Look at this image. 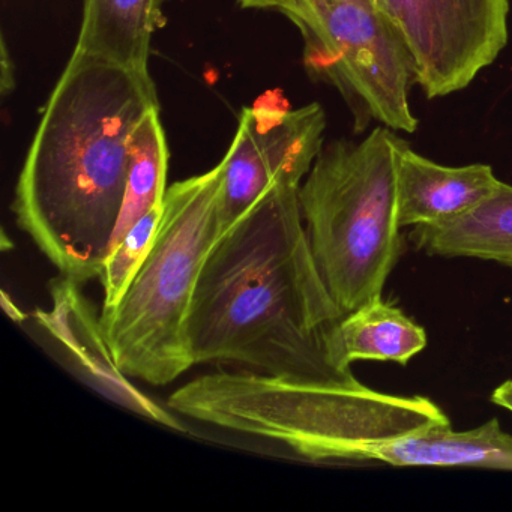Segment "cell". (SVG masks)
I'll return each mask as SVG.
<instances>
[{"label": "cell", "instance_id": "obj_1", "mask_svg": "<svg viewBox=\"0 0 512 512\" xmlns=\"http://www.w3.org/2000/svg\"><path fill=\"white\" fill-rule=\"evenodd\" d=\"M344 316L314 260L299 188L277 187L209 253L188 314V347L194 365L349 382L352 370L331 353Z\"/></svg>", "mask_w": 512, "mask_h": 512}, {"label": "cell", "instance_id": "obj_2", "mask_svg": "<svg viewBox=\"0 0 512 512\" xmlns=\"http://www.w3.org/2000/svg\"><path fill=\"white\" fill-rule=\"evenodd\" d=\"M160 110L151 74L74 50L29 146L13 211L61 275L100 277L124 205L131 142Z\"/></svg>", "mask_w": 512, "mask_h": 512}, {"label": "cell", "instance_id": "obj_3", "mask_svg": "<svg viewBox=\"0 0 512 512\" xmlns=\"http://www.w3.org/2000/svg\"><path fill=\"white\" fill-rule=\"evenodd\" d=\"M169 409L203 424L272 440L313 463L371 461L376 446L451 424L430 398L349 382L218 371L185 383Z\"/></svg>", "mask_w": 512, "mask_h": 512}, {"label": "cell", "instance_id": "obj_4", "mask_svg": "<svg viewBox=\"0 0 512 512\" xmlns=\"http://www.w3.org/2000/svg\"><path fill=\"white\" fill-rule=\"evenodd\" d=\"M224 166L167 188L142 265L100 322L122 373L164 386L193 367L187 323L200 272L223 235Z\"/></svg>", "mask_w": 512, "mask_h": 512}, {"label": "cell", "instance_id": "obj_5", "mask_svg": "<svg viewBox=\"0 0 512 512\" xmlns=\"http://www.w3.org/2000/svg\"><path fill=\"white\" fill-rule=\"evenodd\" d=\"M400 140L382 125L361 142L329 143L299 187L314 260L344 314L382 296L403 253L398 221Z\"/></svg>", "mask_w": 512, "mask_h": 512}, {"label": "cell", "instance_id": "obj_6", "mask_svg": "<svg viewBox=\"0 0 512 512\" xmlns=\"http://www.w3.org/2000/svg\"><path fill=\"white\" fill-rule=\"evenodd\" d=\"M278 13L301 34L305 70L340 92L358 133L371 121L416 131L409 104L412 56L376 0H283Z\"/></svg>", "mask_w": 512, "mask_h": 512}, {"label": "cell", "instance_id": "obj_7", "mask_svg": "<svg viewBox=\"0 0 512 512\" xmlns=\"http://www.w3.org/2000/svg\"><path fill=\"white\" fill-rule=\"evenodd\" d=\"M412 56L427 98L463 91L508 43V0H376Z\"/></svg>", "mask_w": 512, "mask_h": 512}, {"label": "cell", "instance_id": "obj_8", "mask_svg": "<svg viewBox=\"0 0 512 512\" xmlns=\"http://www.w3.org/2000/svg\"><path fill=\"white\" fill-rule=\"evenodd\" d=\"M326 113L319 103L298 109L245 107L224 155L221 224L226 233L277 187H301L323 149ZM223 236V235H221Z\"/></svg>", "mask_w": 512, "mask_h": 512}, {"label": "cell", "instance_id": "obj_9", "mask_svg": "<svg viewBox=\"0 0 512 512\" xmlns=\"http://www.w3.org/2000/svg\"><path fill=\"white\" fill-rule=\"evenodd\" d=\"M80 286L64 275L53 280L52 310L35 311L38 325L55 338L80 376L101 394L155 424L184 431V424L175 415L143 394L119 370L101 328L100 316L97 317Z\"/></svg>", "mask_w": 512, "mask_h": 512}, {"label": "cell", "instance_id": "obj_10", "mask_svg": "<svg viewBox=\"0 0 512 512\" xmlns=\"http://www.w3.org/2000/svg\"><path fill=\"white\" fill-rule=\"evenodd\" d=\"M397 169L401 229L436 226L461 217L502 184L487 164L442 166L413 151L403 139L398 143Z\"/></svg>", "mask_w": 512, "mask_h": 512}, {"label": "cell", "instance_id": "obj_11", "mask_svg": "<svg viewBox=\"0 0 512 512\" xmlns=\"http://www.w3.org/2000/svg\"><path fill=\"white\" fill-rule=\"evenodd\" d=\"M371 461L395 467H475L512 472V436L496 418L472 430L433 425L376 446Z\"/></svg>", "mask_w": 512, "mask_h": 512}, {"label": "cell", "instance_id": "obj_12", "mask_svg": "<svg viewBox=\"0 0 512 512\" xmlns=\"http://www.w3.org/2000/svg\"><path fill=\"white\" fill-rule=\"evenodd\" d=\"M76 52L149 73L152 38L166 25L164 0H82Z\"/></svg>", "mask_w": 512, "mask_h": 512}, {"label": "cell", "instance_id": "obj_13", "mask_svg": "<svg viewBox=\"0 0 512 512\" xmlns=\"http://www.w3.org/2000/svg\"><path fill=\"white\" fill-rule=\"evenodd\" d=\"M416 250L443 259H476L512 269V185L502 182L478 208L436 226L413 227Z\"/></svg>", "mask_w": 512, "mask_h": 512}, {"label": "cell", "instance_id": "obj_14", "mask_svg": "<svg viewBox=\"0 0 512 512\" xmlns=\"http://www.w3.org/2000/svg\"><path fill=\"white\" fill-rule=\"evenodd\" d=\"M427 341L421 325L379 296L337 323L331 353L343 368L356 361L395 362L404 367L427 347Z\"/></svg>", "mask_w": 512, "mask_h": 512}, {"label": "cell", "instance_id": "obj_15", "mask_svg": "<svg viewBox=\"0 0 512 512\" xmlns=\"http://www.w3.org/2000/svg\"><path fill=\"white\" fill-rule=\"evenodd\" d=\"M167 170L169 146L160 121V110H152L140 122L131 142L124 205L110 250L140 218L164 205Z\"/></svg>", "mask_w": 512, "mask_h": 512}, {"label": "cell", "instance_id": "obj_16", "mask_svg": "<svg viewBox=\"0 0 512 512\" xmlns=\"http://www.w3.org/2000/svg\"><path fill=\"white\" fill-rule=\"evenodd\" d=\"M164 206V205H163ZM163 206H157L151 212L140 218L124 238L110 250L100 280L103 284L104 299L101 310H109L121 299L127 290L128 284L133 280L143 259L148 254L154 241L155 232L163 215Z\"/></svg>", "mask_w": 512, "mask_h": 512}, {"label": "cell", "instance_id": "obj_17", "mask_svg": "<svg viewBox=\"0 0 512 512\" xmlns=\"http://www.w3.org/2000/svg\"><path fill=\"white\" fill-rule=\"evenodd\" d=\"M491 401L496 406L512 413V380H506L502 385L497 386L493 394H491Z\"/></svg>", "mask_w": 512, "mask_h": 512}, {"label": "cell", "instance_id": "obj_18", "mask_svg": "<svg viewBox=\"0 0 512 512\" xmlns=\"http://www.w3.org/2000/svg\"><path fill=\"white\" fill-rule=\"evenodd\" d=\"M13 62L8 59L7 46L5 41L2 43V95H7L8 91L14 88V71L10 68Z\"/></svg>", "mask_w": 512, "mask_h": 512}, {"label": "cell", "instance_id": "obj_19", "mask_svg": "<svg viewBox=\"0 0 512 512\" xmlns=\"http://www.w3.org/2000/svg\"><path fill=\"white\" fill-rule=\"evenodd\" d=\"M244 10H274L278 11L283 0H236Z\"/></svg>", "mask_w": 512, "mask_h": 512}, {"label": "cell", "instance_id": "obj_20", "mask_svg": "<svg viewBox=\"0 0 512 512\" xmlns=\"http://www.w3.org/2000/svg\"><path fill=\"white\" fill-rule=\"evenodd\" d=\"M2 305H4L7 313L10 314L11 319L16 320V322H20V320L25 319V314L19 310V307H17L14 302L10 301V296H8L5 292L2 293Z\"/></svg>", "mask_w": 512, "mask_h": 512}]
</instances>
